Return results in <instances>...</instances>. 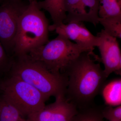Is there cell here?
Returning <instances> with one entry per match:
<instances>
[{"label": "cell", "mask_w": 121, "mask_h": 121, "mask_svg": "<svg viewBox=\"0 0 121 121\" xmlns=\"http://www.w3.org/2000/svg\"><path fill=\"white\" fill-rule=\"evenodd\" d=\"M96 36V47L100 52V61L104 64L106 77L108 78L113 72L121 75V50L117 38L109 35L103 29Z\"/></svg>", "instance_id": "cell-7"}, {"label": "cell", "mask_w": 121, "mask_h": 121, "mask_svg": "<svg viewBox=\"0 0 121 121\" xmlns=\"http://www.w3.org/2000/svg\"><path fill=\"white\" fill-rule=\"evenodd\" d=\"M67 23L86 22L95 26L99 23V0H64Z\"/></svg>", "instance_id": "cell-10"}, {"label": "cell", "mask_w": 121, "mask_h": 121, "mask_svg": "<svg viewBox=\"0 0 121 121\" xmlns=\"http://www.w3.org/2000/svg\"><path fill=\"white\" fill-rule=\"evenodd\" d=\"M99 22L107 33L117 39H121V17H99Z\"/></svg>", "instance_id": "cell-16"}, {"label": "cell", "mask_w": 121, "mask_h": 121, "mask_svg": "<svg viewBox=\"0 0 121 121\" xmlns=\"http://www.w3.org/2000/svg\"><path fill=\"white\" fill-rule=\"evenodd\" d=\"M101 113L104 119L109 121H121V105L113 107L107 105L101 109Z\"/></svg>", "instance_id": "cell-18"}, {"label": "cell", "mask_w": 121, "mask_h": 121, "mask_svg": "<svg viewBox=\"0 0 121 121\" xmlns=\"http://www.w3.org/2000/svg\"><path fill=\"white\" fill-rule=\"evenodd\" d=\"M13 59L9 56L0 42V75L9 74L13 62Z\"/></svg>", "instance_id": "cell-17"}, {"label": "cell", "mask_w": 121, "mask_h": 121, "mask_svg": "<svg viewBox=\"0 0 121 121\" xmlns=\"http://www.w3.org/2000/svg\"><path fill=\"white\" fill-rule=\"evenodd\" d=\"M2 0H0V4L2 2Z\"/></svg>", "instance_id": "cell-21"}, {"label": "cell", "mask_w": 121, "mask_h": 121, "mask_svg": "<svg viewBox=\"0 0 121 121\" xmlns=\"http://www.w3.org/2000/svg\"><path fill=\"white\" fill-rule=\"evenodd\" d=\"M0 121H31L0 94Z\"/></svg>", "instance_id": "cell-13"}, {"label": "cell", "mask_w": 121, "mask_h": 121, "mask_svg": "<svg viewBox=\"0 0 121 121\" xmlns=\"http://www.w3.org/2000/svg\"><path fill=\"white\" fill-rule=\"evenodd\" d=\"M0 93L23 117L28 119L41 110L47 101L37 89L11 75L3 78Z\"/></svg>", "instance_id": "cell-5"}, {"label": "cell", "mask_w": 121, "mask_h": 121, "mask_svg": "<svg viewBox=\"0 0 121 121\" xmlns=\"http://www.w3.org/2000/svg\"><path fill=\"white\" fill-rule=\"evenodd\" d=\"M101 109L93 105L78 110L70 121H104Z\"/></svg>", "instance_id": "cell-15"}, {"label": "cell", "mask_w": 121, "mask_h": 121, "mask_svg": "<svg viewBox=\"0 0 121 121\" xmlns=\"http://www.w3.org/2000/svg\"><path fill=\"white\" fill-rule=\"evenodd\" d=\"M99 18L121 17V0H99Z\"/></svg>", "instance_id": "cell-14"}, {"label": "cell", "mask_w": 121, "mask_h": 121, "mask_svg": "<svg viewBox=\"0 0 121 121\" xmlns=\"http://www.w3.org/2000/svg\"><path fill=\"white\" fill-rule=\"evenodd\" d=\"M2 79H3V78H1V75H0V94L1 93V83H2Z\"/></svg>", "instance_id": "cell-19"}, {"label": "cell", "mask_w": 121, "mask_h": 121, "mask_svg": "<svg viewBox=\"0 0 121 121\" xmlns=\"http://www.w3.org/2000/svg\"><path fill=\"white\" fill-rule=\"evenodd\" d=\"M105 103L113 107L121 105V79H116L103 87L101 91Z\"/></svg>", "instance_id": "cell-12"}, {"label": "cell", "mask_w": 121, "mask_h": 121, "mask_svg": "<svg viewBox=\"0 0 121 121\" xmlns=\"http://www.w3.org/2000/svg\"><path fill=\"white\" fill-rule=\"evenodd\" d=\"M93 51L83 52L71 63L62 74L67 79L66 97L78 109L92 105L107 78Z\"/></svg>", "instance_id": "cell-1"}, {"label": "cell", "mask_w": 121, "mask_h": 121, "mask_svg": "<svg viewBox=\"0 0 121 121\" xmlns=\"http://www.w3.org/2000/svg\"><path fill=\"white\" fill-rule=\"evenodd\" d=\"M29 2L19 20L13 58L28 55L49 40L48 20L37 5V0Z\"/></svg>", "instance_id": "cell-3"}, {"label": "cell", "mask_w": 121, "mask_h": 121, "mask_svg": "<svg viewBox=\"0 0 121 121\" xmlns=\"http://www.w3.org/2000/svg\"><path fill=\"white\" fill-rule=\"evenodd\" d=\"M39 8L47 11L51 16L54 25L64 23L66 18V12L64 0H43L37 1Z\"/></svg>", "instance_id": "cell-11"}, {"label": "cell", "mask_w": 121, "mask_h": 121, "mask_svg": "<svg viewBox=\"0 0 121 121\" xmlns=\"http://www.w3.org/2000/svg\"><path fill=\"white\" fill-rule=\"evenodd\" d=\"M49 31H55L58 35L74 41L88 51H94L97 46V36L93 35L82 22L73 21L57 25H52L49 26Z\"/></svg>", "instance_id": "cell-8"}, {"label": "cell", "mask_w": 121, "mask_h": 121, "mask_svg": "<svg viewBox=\"0 0 121 121\" xmlns=\"http://www.w3.org/2000/svg\"><path fill=\"white\" fill-rule=\"evenodd\" d=\"M29 2H30V1H31L34 0H28Z\"/></svg>", "instance_id": "cell-20"}, {"label": "cell", "mask_w": 121, "mask_h": 121, "mask_svg": "<svg viewBox=\"0 0 121 121\" xmlns=\"http://www.w3.org/2000/svg\"><path fill=\"white\" fill-rule=\"evenodd\" d=\"M28 4L22 0H2L0 4V42L11 58L13 57L19 20Z\"/></svg>", "instance_id": "cell-6"}, {"label": "cell", "mask_w": 121, "mask_h": 121, "mask_svg": "<svg viewBox=\"0 0 121 121\" xmlns=\"http://www.w3.org/2000/svg\"><path fill=\"white\" fill-rule=\"evenodd\" d=\"M53 103L46 105L30 118L31 121H70L78 113L76 106L68 100L65 94L55 97Z\"/></svg>", "instance_id": "cell-9"}, {"label": "cell", "mask_w": 121, "mask_h": 121, "mask_svg": "<svg viewBox=\"0 0 121 121\" xmlns=\"http://www.w3.org/2000/svg\"><path fill=\"white\" fill-rule=\"evenodd\" d=\"M9 73L37 89L47 100L52 96L55 97L60 95L66 94V76L63 74L59 75L52 73L28 55L13 58Z\"/></svg>", "instance_id": "cell-2"}, {"label": "cell", "mask_w": 121, "mask_h": 121, "mask_svg": "<svg viewBox=\"0 0 121 121\" xmlns=\"http://www.w3.org/2000/svg\"><path fill=\"white\" fill-rule=\"evenodd\" d=\"M88 52L60 35L28 54L52 73L61 75L72 62L83 52Z\"/></svg>", "instance_id": "cell-4"}]
</instances>
